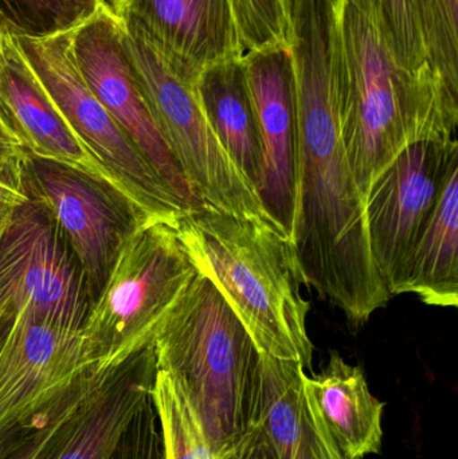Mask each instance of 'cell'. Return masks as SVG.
Returning <instances> with one entry per match:
<instances>
[{"mask_svg":"<svg viewBox=\"0 0 458 459\" xmlns=\"http://www.w3.org/2000/svg\"><path fill=\"white\" fill-rule=\"evenodd\" d=\"M298 93L290 240L307 286L363 324L390 297L368 242L365 196L339 126L336 0H287Z\"/></svg>","mask_w":458,"mask_h":459,"instance_id":"6da1fadb","label":"cell"},{"mask_svg":"<svg viewBox=\"0 0 458 459\" xmlns=\"http://www.w3.org/2000/svg\"><path fill=\"white\" fill-rule=\"evenodd\" d=\"M339 126L355 180L371 183L406 148L456 139L458 94L397 58L378 0H336Z\"/></svg>","mask_w":458,"mask_h":459,"instance_id":"7a4b0ae2","label":"cell"},{"mask_svg":"<svg viewBox=\"0 0 458 459\" xmlns=\"http://www.w3.org/2000/svg\"><path fill=\"white\" fill-rule=\"evenodd\" d=\"M177 234L249 332L258 352L312 369L309 301L292 240L268 221L199 204L180 215Z\"/></svg>","mask_w":458,"mask_h":459,"instance_id":"3957f363","label":"cell"},{"mask_svg":"<svg viewBox=\"0 0 458 459\" xmlns=\"http://www.w3.org/2000/svg\"><path fill=\"white\" fill-rule=\"evenodd\" d=\"M158 369L182 388L217 453L249 426L258 363L249 332L198 270L153 336Z\"/></svg>","mask_w":458,"mask_h":459,"instance_id":"277c9868","label":"cell"},{"mask_svg":"<svg viewBox=\"0 0 458 459\" xmlns=\"http://www.w3.org/2000/svg\"><path fill=\"white\" fill-rule=\"evenodd\" d=\"M198 274L177 228L148 221L129 238L82 328L89 366L107 368L150 344Z\"/></svg>","mask_w":458,"mask_h":459,"instance_id":"5b68a950","label":"cell"},{"mask_svg":"<svg viewBox=\"0 0 458 459\" xmlns=\"http://www.w3.org/2000/svg\"><path fill=\"white\" fill-rule=\"evenodd\" d=\"M13 39L67 126L113 183L150 220L177 226L190 207L156 174L89 89L73 56L72 32Z\"/></svg>","mask_w":458,"mask_h":459,"instance_id":"8992f818","label":"cell"},{"mask_svg":"<svg viewBox=\"0 0 458 459\" xmlns=\"http://www.w3.org/2000/svg\"><path fill=\"white\" fill-rule=\"evenodd\" d=\"M124 45L151 115L196 202L276 225L212 132L194 86L175 77L139 38L124 31Z\"/></svg>","mask_w":458,"mask_h":459,"instance_id":"52a82bcc","label":"cell"},{"mask_svg":"<svg viewBox=\"0 0 458 459\" xmlns=\"http://www.w3.org/2000/svg\"><path fill=\"white\" fill-rule=\"evenodd\" d=\"M22 190L48 210L97 301L129 238L150 218L112 182L58 161L24 153Z\"/></svg>","mask_w":458,"mask_h":459,"instance_id":"ba28073f","label":"cell"},{"mask_svg":"<svg viewBox=\"0 0 458 459\" xmlns=\"http://www.w3.org/2000/svg\"><path fill=\"white\" fill-rule=\"evenodd\" d=\"M23 309L82 329L91 310L82 274L45 207H11L0 231V329Z\"/></svg>","mask_w":458,"mask_h":459,"instance_id":"9c48e42d","label":"cell"},{"mask_svg":"<svg viewBox=\"0 0 458 459\" xmlns=\"http://www.w3.org/2000/svg\"><path fill=\"white\" fill-rule=\"evenodd\" d=\"M457 163V139L416 143L371 183L365 198L368 242L390 297L400 294L411 250Z\"/></svg>","mask_w":458,"mask_h":459,"instance_id":"30bf717a","label":"cell"},{"mask_svg":"<svg viewBox=\"0 0 458 459\" xmlns=\"http://www.w3.org/2000/svg\"><path fill=\"white\" fill-rule=\"evenodd\" d=\"M72 51L89 89L156 174L190 209L198 207L182 169L151 115L126 54L123 27L108 2L73 30Z\"/></svg>","mask_w":458,"mask_h":459,"instance_id":"8fae6325","label":"cell"},{"mask_svg":"<svg viewBox=\"0 0 458 459\" xmlns=\"http://www.w3.org/2000/svg\"><path fill=\"white\" fill-rule=\"evenodd\" d=\"M113 15L182 82L245 54L229 0H112Z\"/></svg>","mask_w":458,"mask_h":459,"instance_id":"7c38bea8","label":"cell"},{"mask_svg":"<svg viewBox=\"0 0 458 459\" xmlns=\"http://www.w3.org/2000/svg\"><path fill=\"white\" fill-rule=\"evenodd\" d=\"M261 144L255 194L272 221L290 238L298 166V93L289 48L242 56Z\"/></svg>","mask_w":458,"mask_h":459,"instance_id":"4fadbf2b","label":"cell"},{"mask_svg":"<svg viewBox=\"0 0 458 459\" xmlns=\"http://www.w3.org/2000/svg\"><path fill=\"white\" fill-rule=\"evenodd\" d=\"M88 366L82 329L22 310L0 329V422Z\"/></svg>","mask_w":458,"mask_h":459,"instance_id":"5bb4252c","label":"cell"},{"mask_svg":"<svg viewBox=\"0 0 458 459\" xmlns=\"http://www.w3.org/2000/svg\"><path fill=\"white\" fill-rule=\"evenodd\" d=\"M249 426L265 437L279 459H349L333 438L301 364L260 353Z\"/></svg>","mask_w":458,"mask_h":459,"instance_id":"9a60e30c","label":"cell"},{"mask_svg":"<svg viewBox=\"0 0 458 459\" xmlns=\"http://www.w3.org/2000/svg\"><path fill=\"white\" fill-rule=\"evenodd\" d=\"M153 340L105 369L99 385L70 412L34 459H107L124 425L152 393Z\"/></svg>","mask_w":458,"mask_h":459,"instance_id":"2e32d148","label":"cell"},{"mask_svg":"<svg viewBox=\"0 0 458 459\" xmlns=\"http://www.w3.org/2000/svg\"><path fill=\"white\" fill-rule=\"evenodd\" d=\"M0 121L24 153L67 164L113 183L81 144L13 37L5 32L0 35Z\"/></svg>","mask_w":458,"mask_h":459,"instance_id":"e0dca14e","label":"cell"},{"mask_svg":"<svg viewBox=\"0 0 458 459\" xmlns=\"http://www.w3.org/2000/svg\"><path fill=\"white\" fill-rule=\"evenodd\" d=\"M309 387L320 411L349 459L381 453L385 404L368 390L362 368L331 353L320 374L308 377Z\"/></svg>","mask_w":458,"mask_h":459,"instance_id":"ac0fdd59","label":"cell"},{"mask_svg":"<svg viewBox=\"0 0 458 459\" xmlns=\"http://www.w3.org/2000/svg\"><path fill=\"white\" fill-rule=\"evenodd\" d=\"M194 89L223 150L255 190L261 169L260 134L242 56L204 70Z\"/></svg>","mask_w":458,"mask_h":459,"instance_id":"d6986e66","label":"cell"},{"mask_svg":"<svg viewBox=\"0 0 458 459\" xmlns=\"http://www.w3.org/2000/svg\"><path fill=\"white\" fill-rule=\"evenodd\" d=\"M425 304L458 305V163L452 167L437 204L406 264L400 294Z\"/></svg>","mask_w":458,"mask_h":459,"instance_id":"ffe728a7","label":"cell"},{"mask_svg":"<svg viewBox=\"0 0 458 459\" xmlns=\"http://www.w3.org/2000/svg\"><path fill=\"white\" fill-rule=\"evenodd\" d=\"M107 368L85 367L72 379L0 422V459H34L70 412L99 385Z\"/></svg>","mask_w":458,"mask_h":459,"instance_id":"44dd1931","label":"cell"},{"mask_svg":"<svg viewBox=\"0 0 458 459\" xmlns=\"http://www.w3.org/2000/svg\"><path fill=\"white\" fill-rule=\"evenodd\" d=\"M164 459H215L214 447L182 388L158 369L152 388Z\"/></svg>","mask_w":458,"mask_h":459,"instance_id":"7402d4cb","label":"cell"},{"mask_svg":"<svg viewBox=\"0 0 458 459\" xmlns=\"http://www.w3.org/2000/svg\"><path fill=\"white\" fill-rule=\"evenodd\" d=\"M107 0H0V31L11 37L43 38L72 32Z\"/></svg>","mask_w":458,"mask_h":459,"instance_id":"603a6c76","label":"cell"},{"mask_svg":"<svg viewBox=\"0 0 458 459\" xmlns=\"http://www.w3.org/2000/svg\"><path fill=\"white\" fill-rule=\"evenodd\" d=\"M430 69L458 94V0H419Z\"/></svg>","mask_w":458,"mask_h":459,"instance_id":"cb8c5ba5","label":"cell"},{"mask_svg":"<svg viewBox=\"0 0 458 459\" xmlns=\"http://www.w3.org/2000/svg\"><path fill=\"white\" fill-rule=\"evenodd\" d=\"M245 53L289 48L287 0H229Z\"/></svg>","mask_w":458,"mask_h":459,"instance_id":"d4e9b609","label":"cell"},{"mask_svg":"<svg viewBox=\"0 0 458 459\" xmlns=\"http://www.w3.org/2000/svg\"><path fill=\"white\" fill-rule=\"evenodd\" d=\"M378 7L401 64L436 74L428 64L419 0H378Z\"/></svg>","mask_w":458,"mask_h":459,"instance_id":"484cf974","label":"cell"},{"mask_svg":"<svg viewBox=\"0 0 458 459\" xmlns=\"http://www.w3.org/2000/svg\"><path fill=\"white\" fill-rule=\"evenodd\" d=\"M107 459H164L163 439L152 393L126 420Z\"/></svg>","mask_w":458,"mask_h":459,"instance_id":"4316f807","label":"cell"},{"mask_svg":"<svg viewBox=\"0 0 458 459\" xmlns=\"http://www.w3.org/2000/svg\"><path fill=\"white\" fill-rule=\"evenodd\" d=\"M24 152L0 121V204L16 206L27 201L22 190Z\"/></svg>","mask_w":458,"mask_h":459,"instance_id":"83f0119b","label":"cell"},{"mask_svg":"<svg viewBox=\"0 0 458 459\" xmlns=\"http://www.w3.org/2000/svg\"><path fill=\"white\" fill-rule=\"evenodd\" d=\"M215 459H279L264 434L255 426H247L238 436L226 442Z\"/></svg>","mask_w":458,"mask_h":459,"instance_id":"f1b7e54d","label":"cell"},{"mask_svg":"<svg viewBox=\"0 0 458 459\" xmlns=\"http://www.w3.org/2000/svg\"><path fill=\"white\" fill-rule=\"evenodd\" d=\"M11 207L8 204H0V231H2L3 226H4L5 220H7L8 212H10Z\"/></svg>","mask_w":458,"mask_h":459,"instance_id":"f546056e","label":"cell"},{"mask_svg":"<svg viewBox=\"0 0 458 459\" xmlns=\"http://www.w3.org/2000/svg\"><path fill=\"white\" fill-rule=\"evenodd\" d=\"M0 35H2V31H0Z\"/></svg>","mask_w":458,"mask_h":459,"instance_id":"4dcf8cb0","label":"cell"}]
</instances>
